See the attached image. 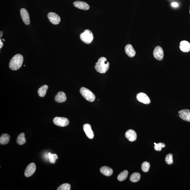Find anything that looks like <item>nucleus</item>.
<instances>
[{
    "instance_id": "1",
    "label": "nucleus",
    "mask_w": 190,
    "mask_h": 190,
    "mask_svg": "<svg viewBox=\"0 0 190 190\" xmlns=\"http://www.w3.org/2000/svg\"><path fill=\"white\" fill-rule=\"evenodd\" d=\"M109 64L107 59L105 57H101L98 60L94 66L95 69L98 72L105 73L108 71L109 68Z\"/></svg>"
},
{
    "instance_id": "2",
    "label": "nucleus",
    "mask_w": 190,
    "mask_h": 190,
    "mask_svg": "<svg viewBox=\"0 0 190 190\" xmlns=\"http://www.w3.org/2000/svg\"><path fill=\"white\" fill-rule=\"evenodd\" d=\"M23 62V57L22 55L17 54L11 59L9 63V67L11 70H16L22 66Z\"/></svg>"
},
{
    "instance_id": "3",
    "label": "nucleus",
    "mask_w": 190,
    "mask_h": 190,
    "mask_svg": "<svg viewBox=\"0 0 190 190\" xmlns=\"http://www.w3.org/2000/svg\"><path fill=\"white\" fill-rule=\"evenodd\" d=\"M80 93L83 97L90 102H93L96 99L94 93L86 88L82 87L80 88Z\"/></svg>"
},
{
    "instance_id": "4",
    "label": "nucleus",
    "mask_w": 190,
    "mask_h": 190,
    "mask_svg": "<svg viewBox=\"0 0 190 190\" xmlns=\"http://www.w3.org/2000/svg\"><path fill=\"white\" fill-rule=\"evenodd\" d=\"M80 38L85 43L89 44L92 41L93 39V35L91 31L86 29L84 32L80 34Z\"/></svg>"
},
{
    "instance_id": "5",
    "label": "nucleus",
    "mask_w": 190,
    "mask_h": 190,
    "mask_svg": "<svg viewBox=\"0 0 190 190\" xmlns=\"http://www.w3.org/2000/svg\"><path fill=\"white\" fill-rule=\"evenodd\" d=\"M53 122L55 125L61 127H65L69 124V121L67 118L56 117L53 119Z\"/></svg>"
},
{
    "instance_id": "6",
    "label": "nucleus",
    "mask_w": 190,
    "mask_h": 190,
    "mask_svg": "<svg viewBox=\"0 0 190 190\" xmlns=\"http://www.w3.org/2000/svg\"><path fill=\"white\" fill-rule=\"evenodd\" d=\"M153 55L156 59L159 61L162 60L164 57V52L162 48L159 46H157L154 50Z\"/></svg>"
},
{
    "instance_id": "7",
    "label": "nucleus",
    "mask_w": 190,
    "mask_h": 190,
    "mask_svg": "<svg viewBox=\"0 0 190 190\" xmlns=\"http://www.w3.org/2000/svg\"><path fill=\"white\" fill-rule=\"evenodd\" d=\"M48 17L52 24L57 25L60 22L61 18L58 14L55 13L50 12L48 14Z\"/></svg>"
},
{
    "instance_id": "8",
    "label": "nucleus",
    "mask_w": 190,
    "mask_h": 190,
    "mask_svg": "<svg viewBox=\"0 0 190 190\" xmlns=\"http://www.w3.org/2000/svg\"><path fill=\"white\" fill-rule=\"evenodd\" d=\"M137 100L145 104H149L150 103V100L148 96L145 93L140 92L137 95Z\"/></svg>"
},
{
    "instance_id": "9",
    "label": "nucleus",
    "mask_w": 190,
    "mask_h": 190,
    "mask_svg": "<svg viewBox=\"0 0 190 190\" xmlns=\"http://www.w3.org/2000/svg\"><path fill=\"white\" fill-rule=\"evenodd\" d=\"M179 117L183 120L190 122V110L186 109L178 111Z\"/></svg>"
},
{
    "instance_id": "10",
    "label": "nucleus",
    "mask_w": 190,
    "mask_h": 190,
    "mask_svg": "<svg viewBox=\"0 0 190 190\" xmlns=\"http://www.w3.org/2000/svg\"><path fill=\"white\" fill-rule=\"evenodd\" d=\"M21 17L24 23L26 25H29L30 23V17L27 10L22 8L20 10Z\"/></svg>"
},
{
    "instance_id": "11",
    "label": "nucleus",
    "mask_w": 190,
    "mask_h": 190,
    "mask_svg": "<svg viewBox=\"0 0 190 190\" xmlns=\"http://www.w3.org/2000/svg\"><path fill=\"white\" fill-rule=\"evenodd\" d=\"M36 170V167L35 163H31L27 167L25 171V176L29 177L34 174Z\"/></svg>"
},
{
    "instance_id": "12",
    "label": "nucleus",
    "mask_w": 190,
    "mask_h": 190,
    "mask_svg": "<svg viewBox=\"0 0 190 190\" xmlns=\"http://www.w3.org/2000/svg\"><path fill=\"white\" fill-rule=\"evenodd\" d=\"M125 136L126 138L130 142L135 141L137 138L136 133L132 129L127 130L125 133Z\"/></svg>"
},
{
    "instance_id": "13",
    "label": "nucleus",
    "mask_w": 190,
    "mask_h": 190,
    "mask_svg": "<svg viewBox=\"0 0 190 190\" xmlns=\"http://www.w3.org/2000/svg\"><path fill=\"white\" fill-rule=\"evenodd\" d=\"M73 5L75 7L83 10H87L90 8L87 3L83 1H75L73 3Z\"/></svg>"
},
{
    "instance_id": "14",
    "label": "nucleus",
    "mask_w": 190,
    "mask_h": 190,
    "mask_svg": "<svg viewBox=\"0 0 190 190\" xmlns=\"http://www.w3.org/2000/svg\"><path fill=\"white\" fill-rule=\"evenodd\" d=\"M83 129L85 134L88 138L93 139L94 137V133L91 128V127L90 124H86L83 126Z\"/></svg>"
},
{
    "instance_id": "15",
    "label": "nucleus",
    "mask_w": 190,
    "mask_h": 190,
    "mask_svg": "<svg viewBox=\"0 0 190 190\" xmlns=\"http://www.w3.org/2000/svg\"><path fill=\"white\" fill-rule=\"evenodd\" d=\"M55 101L58 103H62L65 102L67 100L66 95L63 92H59L55 96Z\"/></svg>"
},
{
    "instance_id": "16",
    "label": "nucleus",
    "mask_w": 190,
    "mask_h": 190,
    "mask_svg": "<svg viewBox=\"0 0 190 190\" xmlns=\"http://www.w3.org/2000/svg\"><path fill=\"white\" fill-rule=\"evenodd\" d=\"M125 52L126 54L130 58H132L136 55V52L132 46L128 44L125 47Z\"/></svg>"
},
{
    "instance_id": "17",
    "label": "nucleus",
    "mask_w": 190,
    "mask_h": 190,
    "mask_svg": "<svg viewBox=\"0 0 190 190\" xmlns=\"http://www.w3.org/2000/svg\"><path fill=\"white\" fill-rule=\"evenodd\" d=\"M180 50L183 52H189L190 50V44L189 42L186 41H183L180 42Z\"/></svg>"
},
{
    "instance_id": "18",
    "label": "nucleus",
    "mask_w": 190,
    "mask_h": 190,
    "mask_svg": "<svg viewBox=\"0 0 190 190\" xmlns=\"http://www.w3.org/2000/svg\"><path fill=\"white\" fill-rule=\"evenodd\" d=\"M101 172L103 175L107 176H111L113 174V170L107 166H103L101 168Z\"/></svg>"
},
{
    "instance_id": "19",
    "label": "nucleus",
    "mask_w": 190,
    "mask_h": 190,
    "mask_svg": "<svg viewBox=\"0 0 190 190\" xmlns=\"http://www.w3.org/2000/svg\"><path fill=\"white\" fill-rule=\"evenodd\" d=\"M10 136L8 134H3L0 137V143L1 145H5L9 142Z\"/></svg>"
},
{
    "instance_id": "20",
    "label": "nucleus",
    "mask_w": 190,
    "mask_h": 190,
    "mask_svg": "<svg viewBox=\"0 0 190 190\" xmlns=\"http://www.w3.org/2000/svg\"><path fill=\"white\" fill-rule=\"evenodd\" d=\"M26 141L25 137V134L22 133L18 136L17 139V142L18 145H22L25 143Z\"/></svg>"
},
{
    "instance_id": "21",
    "label": "nucleus",
    "mask_w": 190,
    "mask_h": 190,
    "mask_svg": "<svg viewBox=\"0 0 190 190\" xmlns=\"http://www.w3.org/2000/svg\"><path fill=\"white\" fill-rule=\"evenodd\" d=\"M48 86L47 85H44L41 87L38 90L39 96L40 97H43L45 96L47 93V90L48 89Z\"/></svg>"
},
{
    "instance_id": "22",
    "label": "nucleus",
    "mask_w": 190,
    "mask_h": 190,
    "mask_svg": "<svg viewBox=\"0 0 190 190\" xmlns=\"http://www.w3.org/2000/svg\"><path fill=\"white\" fill-rule=\"evenodd\" d=\"M141 175L138 173H134L131 175L130 179L133 182H136L140 180Z\"/></svg>"
},
{
    "instance_id": "23",
    "label": "nucleus",
    "mask_w": 190,
    "mask_h": 190,
    "mask_svg": "<svg viewBox=\"0 0 190 190\" xmlns=\"http://www.w3.org/2000/svg\"><path fill=\"white\" fill-rule=\"evenodd\" d=\"M128 175V171L127 170H124L118 175V180L120 181H124L127 178Z\"/></svg>"
},
{
    "instance_id": "24",
    "label": "nucleus",
    "mask_w": 190,
    "mask_h": 190,
    "mask_svg": "<svg viewBox=\"0 0 190 190\" xmlns=\"http://www.w3.org/2000/svg\"><path fill=\"white\" fill-rule=\"evenodd\" d=\"M150 167V163L147 162H145L142 163L141 169L144 172H148Z\"/></svg>"
},
{
    "instance_id": "25",
    "label": "nucleus",
    "mask_w": 190,
    "mask_h": 190,
    "mask_svg": "<svg viewBox=\"0 0 190 190\" xmlns=\"http://www.w3.org/2000/svg\"><path fill=\"white\" fill-rule=\"evenodd\" d=\"M48 156L50 163H51L54 164L56 160L58 158V156L56 154H53L49 153Z\"/></svg>"
},
{
    "instance_id": "26",
    "label": "nucleus",
    "mask_w": 190,
    "mask_h": 190,
    "mask_svg": "<svg viewBox=\"0 0 190 190\" xmlns=\"http://www.w3.org/2000/svg\"><path fill=\"white\" fill-rule=\"evenodd\" d=\"M172 154H169L165 157V162L168 165H171L173 162Z\"/></svg>"
},
{
    "instance_id": "27",
    "label": "nucleus",
    "mask_w": 190,
    "mask_h": 190,
    "mask_svg": "<svg viewBox=\"0 0 190 190\" xmlns=\"http://www.w3.org/2000/svg\"><path fill=\"white\" fill-rule=\"evenodd\" d=\"M155 146L154 147L155 150L157 151H160L162 150V148H165V145L164 143H162V142H159L158 144H157L154 142Z\"/></svg>"
},
{
    "instance_id": "28",
    "label": "nucleus",
    "mask_w": 190,
    "mask_h": 190,
    "mask_svg": "<svg viewBox=\"0 0 190 190\" xmlns=\"http://www.w3.org/2000/svg\"><path fill=\"white\" fill-rule=\"evenodd\" d=\"M70 185L68 183H65L63 184L59 187L57 188V190H70Z\"/></svg>"
},
{
    "instance_id": "29",
    "label": "nucleus",
    "mask_w": 190,
    "mask_h": 190,
    "mask_svg": "<svg viewBox=\"0 0 190 190\" xmlns=\"http://www.w3.org/2000/svg\"><path fill=\"white\" fill-rule=\"evenodd\" d=\"M171 6L173 7H177L178 4L176 2H173L171 3Z\"/></svg>"
},
{
    "instance_id": "30",
    "label": "nucleus",
    "mask_w": 190,
    "mask_h": 190,
    "mask_svg": "<svg viewBox=\"0 0 190 190\" xmlns=\"http://www.w3.org/2000/svg\"><path fill=\"white\" fill-rule=\"evenodd\" d=\"M3 45V43L2 41H1V39L0 40V48H2Z\"/></svg>"
},
{
    "instance_id": "31",
    "label": "nucleus",
    "mask_w": 190,
    "mask_h": 190,
    "mask_svg": "<svg viewBox=\"0 0 190 190\" xmlns=\"http://www.w3.org/2000/svg\"><path fill=\"white\" fill-rule=\"evenodd\" d=\"M1 33V34H0V37H2L3 35V32H1V33Z\"/></svg>"
},
{
    "instance_id": "32",
    "label": "nucleus",
    "mask_w": 190,
    "mask_h": 190,
    "mask_svg": "<svg viewBox=\"0 0 190 190\" xmlns=\"http://www.w3.org/2000/svg\"><path fill=\"white\" fill-rule=\"evenodd\" d=\"M2 40H3V41H5V40H4V39H2Z\"/></svg>"
},
{
    "instance_id": "33",
    "label": "nucleus",
    "mask_w": 190,
    "mask_h": 190,
    "mask_svg": "<svg viewBox=\"0 0 190 190\" xmlns=\"http://www.w3.org/2000/svg\"></svg>"
}]
</instances>
